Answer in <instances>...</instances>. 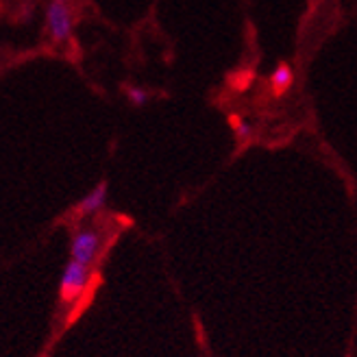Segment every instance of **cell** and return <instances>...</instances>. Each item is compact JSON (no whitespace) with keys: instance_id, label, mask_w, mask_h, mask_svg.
I'll use <instances>...</instances> for the list:
<instances>
[{"instance_id":"7a4b0ae2","label":"cell","mask_w":357,"mask_h":357,"mask_svg":"<svg viewBox=\"0 0 357 357\" xmlns=\"http://www.w3.org/2000/svg\"><path fill=\"white\" fill-rule=\"evenodd\" d=\"M73 11L66 3H59V0H52L46 9V29L50 33V40L55 44H63L70 40L73 35Z\"/></svg>"},{"instance_id":"3957f363","label":"cell","mask_w":357,"mask_h":357,"mask_svg":"<svg viewBox=\"0 0 357 357\" xmlns=\"http://www.w3.org/2000/svg\"><path fill=\"white\" fill-rule=\"evenodd\" d=\"M100 251V234L94 229H79L73 236V244H70V257L92 266L96 255Z\"/></svg>"},{"instance_id":"ba28073f","label":"cell","mask_w":357,"mask_h":357,"mask_svg":"<svg viewBox=\"0 0 357 357\" xmlns=\"http://www.w3.org/2000/svg\"><path fill=\"white\" fill-rule=\"evenodd\" d=\"M59 3H68V0H59Z\"/></svg>"},{"instance_id":"6da1fadb","label":"cell","mask_w":357,"mask_h":357,"mask_svg":"<svg viewBox=\"0 0 357 357\" xmlns=\"http://www.w3.org/2000/svg\"><path fill=\"white\" fill-rule=\"evenodd\" d=\"M87 281H89V266L70 257V261L63 268L61 285H59V296L66 305L75 303L81 296V292L87 288Z\"/></svg>"},{"instance_id":"277c9868","label":"cell","mask_w":357,"mask_h":357,"mask_svg":"<svg viewBox=\"0 0 357 357\" xmlns=\"http://www.w3.org/2000/svg\"><path fill=\"white\" fill-rule=\"evenodd\" d=\"M107 203V181H100L92 192L85 194L81 203L77 205V213L79 216H94L98 213Z\"/></svg>"},{"instance_id":"8992f818","label":"cell","mask_w":357,"mask_h":357,"mask_svg":"<svg viewBox=\"0 0 357 357\" xmlns=\"http://www.w3.org/2000/svg\"><path fill=\"white\" fill-rule=\"evenodd\" d=\"M229 122H231V127L236 129V135H238V139H240V142L251 139V135H253V127H251V124L242 122V118H240V116H231V118H229Z\"/></svg>"},{"instance_id":"5b68a950","label":"cell","mask_w":357,"mask_h":357,"mask_svg":"<svg viewBox=\"0 0 357 357\" xmlns=\"http://www.w3.org/2000/svg\"><path fill=\"white\" fill-rule=\"evenodd\" d=\"M271 85L275 87V92L281 94L285 92L290 85H292V70L288 63H279L275 70H273V75H271Z\"/></svg>"},{"instance_id":"52a82bcc","label":"cell","mask_w":357,"mask_h":357,"mask_svg":"<svg viewBox=\"0 0 357 357\" xmlns=\"http://www.w3.org/2000/svg\"><path fill=\"white\" fill-rule=\"evenodd\" d=\"M127 96H129V100H131L135 107L146 105V100H149V92H146V89L135 87V85H129V87H127Z\"/></svg>"}]
</instances>
